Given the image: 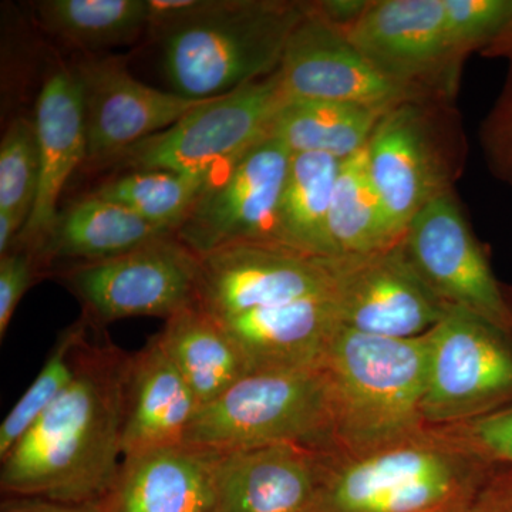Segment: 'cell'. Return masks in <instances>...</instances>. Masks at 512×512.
Returning a JSON list of instances; mask_svg holds the SVG:
<instances>
[{"label":"cell","mask_w":512,"mask_h":512,"mask_svg":"<svg viewBox=\"0 0 512 512\" xmlns=\"http://www.w3.org/2000/svg\"><path fill=\"white\" fill-rule=\"evenodd\" d=\"M130 353L90 342L72 384L2 458L0 488L67 504L99 503L119 476Z\"/></svg>","instance_id":"cell-1"},{"label":"cell","mask_w":512,"mask_h":512,"mask_svg":"<svg viewBox=\"0 0 512 512\" xmlns=\"http://www.w3.org/2000/svg\"><path fill=\"white\" fill-rule=\"evenodd\" d=\"M490 461L444 427L357 456L330 453L316 512L466 510Z\"/></svg>","instance_id":"cell-2"},{"label":"cell","mask_w":512,"mask_h":512,"mask_svg":"<svg viewBox=\"0 0 512 512\" xmlns=\"http://www.w3.org/2000/svg\"><path fill=\"white\" fill-rule=\"evenodd\" d=\"M333 453L357 456L426 429L427 338L390 339L339 330L326 357Z\"/></svg>","instance_id":"cell-3"},{"label":"cell","mask_w":512,"mask_h":512,"mask_svg":"<svg viewBox=\"0 0 512 512\" xmlns=\"http://www.w3.org/2000/svg\"><path fill=\"white\" fill-rule=\"evenodd\" d=\"M308 2L222 0L220 8L163 37L175 93L212 99L278 72Z\"/></svg>","instance_id":"cell-4"},{"label":"cell","mask_w":512,"mask_h":512,"mask_svg":"<svg viewBox=\"0 0 512 512\" xmlns=\"http://www.w3.org/2000/svg\"><path fill=\"white\" fill-rule=\"evenodd\" d=\"M184 444L218 451L298 444L333 453L332 390L325 367L251 373L198 409Z\"/></svg>","instance_id":"cell-5"},{"label":"cell","mask_w":512,"mask_h":512,"mask_svg":"<svg viewBox=\"0 0 512 512\" xmlns=\"http://www.w3.org/2000/svg\"><path fill=\"white\" fill-rule=\"evenodd\" d=\"M450 100L404 101L380 117L367 143L370 178L400 237L431 201L453 191L463 164Z\"/></svg>","instance_id":"cell-6"},{"label":"cell","mask_w":512,"mask_h":512,"mask_svg":"<svg viewBox=\"0 0 512 512\" xmlns=\"http://www.w3.org/2000/svg\"><path fill=\"white\" fill-rule=\"evenodd\" d=\"M288 103L278 72L214 97L174 126L140 141L113 161L130 170L214 175L271 136Z\"/></svg>","instance_id":"cell-7"},{"label":"cell","mask_w":512,"mask_h":512,"mask_svg":"<svg viewBox=\"0 0 512 512\" xmlns=\"http://www.w3.org/2000/svg\"><path fill=\"white\" fill-rule=\"evenodd\" d=\"M426 338L427 426H456L512 406V336L448 309Z\"/></svg>","instance_id":"cell-8"},{"label":"cell","mask_w":512,"mask_h":512,"mask_svg":"<svg viewBox=\"0 0 512 512\" xmlns=\"http://www.w3.org/2000/svg\"><path fill=\"white\" fill-rule=\"evenodd\" d=\"M198 274L200 255L175 234L59 272L94 329L141 316L170 319L197 303Z\"/></svg>","instance_id":"cell-9"},{"label":"cell","mask_w":512,"mask_h":512,"mask_svg":"<svg viewBox=\"0 0 512 512\" xmlns=\"http://www.w3.org/2000/svg\"><path fill=\"white\" fill-rule=\"evenodd\" d=\"M291 160L278 138L259 141L212 175L175 237L200 256L239 242L285 244L278 215Z\"/></svg>","instance_id":"cell-10"},{"label":"cell","mask_w":512,"mask_h":512,"mask_svg":"<svg viewBox=\"0 0 512 512\" xmlns=\"http://www.w3.org/2000/svg\"><path fill=\"white\" fill-rule=\"evenodd\" d=\"M340 258L274 241L239 242L200 256L197 303L217 319L266 306L328 296Z\"/></svg>","instance_id":"cell-11"},{"label":"cell","mask_w":512,"mask_h":512,"mask_svg":"<svg viewBox=\"0 0 512 512\" xmlns=\"http://www.w3.org/2000/svg\"><path fill=\"white\" fill-rule=\"evenodd\" d=\"M410 264L447 309L485 320L512 336V313L503 284L468 227L453 191L431 201L403 237Z\"/></svg>","instance_id":"cell-12"},{"label":"cell","mask_w":512,"mask_h":512,"mask_svg":"<svg viewBox=\"0 0 512 512\" xmlns=\"http://www.w3.org/2000/svg\"><path fill=\"white\" fill-rule=\"evenodd\" d=\"M278 74L288 101H336L387 111L404 101L451 99L384 74L342 29L316 15L311 3L289 37Z\"/></svg>","instance_id":"cell-13"},{"label":"cell","mask_w":512,"mask_h":512,"mask_svg":"<svg viewBox=\"0 0 512 512\" xmlns=\"http://www.w3.org/2000/svg\"><path fill=\"white\" fill-rule=\"evenodd\" d=\"M73 66L82 84L90 164L113 161L211 100L188 99L138 82L119 56H86Z\"/></svg>","instance_id":"cell-14"},{"label":"cell","mask_w":512,"mask_h":512,"mask_svg":"<svg viewBox=\"0 0 512 512\" xmlns=\"http://www.w3.org/2000/svg\"><path fill=\"white\" fill-rule=\"evenodd\" d=\"M387 76L450 96L460 59L446 32L443 0H379L343 30Z\"/></svg>","instance_id":"cell-15"},{"label":"cell","mask_w":512,"mask_h":512,"mask_svg":"<svg viewBox=\"0 0 512 512\" xmlns=\"http://www.w3.org/2000/svg\"><path fill=\"white\" fill-rule=\"evenodd\" d=\"M333 298L345 328L390 339L420 338L448 311L410 264L403 239L375 254L340 258Z\"/></svg>","instance_id":"cell-16"},{"label":"cell","mask_w":512,"mask_h":512,"mask_svg":"<svg viewBox=\"0 0 512 512\" xmlns=\"http://www.w3.org/2000/svg\"><path fill=\"white\" fill-rule=\"evenodd\" d=\"M329 457L298 444L222 451L217 512H316Z\"/></svg>","instance_id":"cell-17"},{"label":"cell","mask_w":512,"mask_h":512,"mask_svg":"<svg viewBox=\"0 0 512 512\" xmlns=\"http://www.w3.org/2000/svg\"><path fill=\"white\" fill-rule=\"evenodd\" d=\"M40 175L35 207L15 247L35 256L55 227L60 195L74 171L87 163L82 84L74 66L47 76L36 101Z\"/></svg>","instance_id":"cell-18"},{"label":"cell","mask_w":512,"mask_h":512,"mask_svg":"<svg viewBox=\"0 0 512 512\" xmlns=\"http://www.w3.org/2000/svg\"><path fill=\"white\" fill-rule=\"evenodd\" d=\"M218 320L237 342L251 373L322 369L343 326L333 295L252 309Z\"/></svg>","instance_id":"cell-19"},{"label":"cell","mask_w":512,"mask_h":512,"mask_svg":"<svg viewBox=\"0 0 512 512\" xmlns=\"http://www.w3.org/2000/svg\"><path fill=\"white\" fill-rule=\"evenodd\" d=\"M221 456L183 443L124 457L100 512H217Z\"/></svg>","instance_id":"cell-20"},{"label":"cell","mask_w":512,"mask_h":512,"mask_svg":"<svg viewBox=\"0 0 512 512\" xmlns=\"http://www.w3.org/2000/svg\"><path fill=\"white\" fill-rule=\"evenodd\" d=\"M197 400L157 335L128 359L123 458L183 444Z\"/></svg>","instance_id":"cell-21"},{"label":"cell","mask_w":512,"mask_h":512,"mask_svg":"<svg viewBox=\"0 0 512 512\" xmlns=\"http://www.w3.org/2000/svg\"><path fill=\"white\" fill-rule=\"evenodd\" d=\"M168 234L175 232L151 224L136 212L92 192L60 212L35 258L40 271L55 261H70L72 265L101 261Z\"/></svg>","instance_id":"cell-22"},{"label":"cell","mask_w":512,"mask_h":512,"mask_svg":"<svg viewBox=\"0 0 512 512\" xmlns=\"http://www.w3.org/2000/svg\"><path fill=\"white\" fill-rule=\"evenodd\" d=\"M157 338L200 409L251 375L247 359L227 328L197 305L165 320Z\"/></svg>","instance_id":"cell-23"},{"label":"cell","mask_w":512,"mask_h":512,"mask_svg":"<svg viewBox=\"0 0 512 512\" xmlns=\"http://www.w3.org/2000/svg\"><path fill=\"white\" fill-rule=\"evenodd\" d=\"M386 111L336 101H288L276 117L271 136L292 154H328L345 160L369 143Z\"/></svg>","instance_id":"cell-24"},{"label":"cell","mask_w":512,"mask_h":512,"mask_svg":"<svg viewBox=\"0 0 512 512\" xmlns=\"http://www.w3.org/2000/svg\"><path fill=\"white\" fill-rule=\"evenodd\" d=\"M404 237V235H403ZM403 237L390 227L370 178L366 147L340 163L329 212V238L336 258L375 254Z\"/></svg>","instance_id":"cell-25"},{"label":"cell","mask_w":512,"mask_h":512,"mask_svg":"<svg viewBox=\"0 0 512 512\" xmlns=\"http://www.w3.org/2000/svg\"><path fill=\"white\" fill-rule=\"evenodd\" d=\"M340 163L328 154H292L278 215L285 244L336 258L329 238V212Z\"/></svg>","instance_id":"cell-26"},{"label":"cell","mask_w":512,"mask_h":512,"mask_svg":"<svg viewBox=\"0 0 512 512\" xmlns=\"http://www.w3.org/2000/svg\"><path fill=\"white\" fill-rule=\"evenodd\" d=\"M35 5L43 28L77 49L130 45L148 30V0H43Z\"/></svg>","instance_id":"cell-27"},{"label":"cell","mask_w":512,"mask_h":512,"mask_svg":"<svg viewBox=\"0 0 512 512\" xmlns=\"http://www.w3.org/2000/svg\"><path fill=\"white\" fill-rule=\"evenodd\" d=\"M212 175L171 170H131L93 191L158 227L173 229L187 217Z\"/></svg>","instance_id":"cell-28"},{"label":"cell","mask_w":512,"mask_h":512,"mask_svg":"<svg viewBox=\"0 0 512 512\" xmlns=\"http://www.w3.org/2000/svg\"><path fill=\"white\" fill-rule=\"evenodd\" d=\"M90 326L89 320L82 316L60 333L39 375L0 426V460L72 384L79 373L84 350L90 343L87 335Z\"/></svg>","instance_id":"cell-29"},{"label":"cell","mask_w":512,"mask_h":512,"mask_svg":"<svg viewBox=\"0 0 512 512\" xmlns=\"http://www.w3.org/2000/svg\"><path fill=\"white\" fill-rule=\"evenodd\" d=\"M39 175L35 120L18 117L6 128L0 143V212L12 215L22 228L35 207Z\"/></svg>","instance_id":"cell-30"},{"label":"cell","mask_w":512,"mask_h":512,"mask_svg":"<svg viewBox=\"0 0 512 512\" xmlns=\"http://www.w3.org/2000/svg\"><path fill=\"white\" fill-rule=\"evenodd\" d=\"M451 49L461 60L484 52L512 18V0H443Z\"/></svg>","instance_id":"cell-31"},{"label":"cell","mask_w":512,"mask_h":512,"mask_svg":"<svg viewBox=\"0 0 512 512\" xmlns=\"http://www.w3.org/2000/svg\"><path fill=\"white\" fill-rule=\"evenodd\" d=\"M444 429L466 441L490 463L512 464V406Z\"/></svg>","instance_id":"cell-32"},{"label":"cell","mask_w":512,"mask_h":512,"mask_svg":"<svg viewBox=\"0 0 512 512\" xmlns=\"http://www.w3.org/2000/svg\"><path fill=\"white\" fill-rule=\"evenodd\" d=\"M503 92L484 121L483 147L491 170L512 188V60Z\"/></svg>","instance_id":"cell-33"},{"label":"cell","mask_w":512,"mask_h":512,"mask_svg":"<svg viewBox=\"0 0 512 512\" xmlns=\"http://www.w3.org/2000/svg\"><path fill=\"white\" fill-rule=\"evenodd\" d=\"M39 274L35 256L25 249L12 248L0 255V339H5L10 320Z\"/></svg>","instance_id":"cell-34"},{"label":"cell","mask_w":512,"mask_h":512,"mask_svg":"<svg viewBox=\"0 0 512 512\" xmlns=\"http://www.w3.org/2000/svg\"><path fill=\"white\" fill-rule=\"evenodd\" d=\"M464 512H512V464L491 463Z\"/></svg>","instance_id":"cell-35"},{"label":"cell","mask_w":512,"mask_h":512,"mask_svg":"<svg viewBox=\"0 0 512 512\" xmlns=\"http://www.w3.org/2000/svg\"><path fill=\"white\" fill-rule=\"evenodd\" d=\"M0 512H100L99 503L67 504L23 495H6Z\"/></svg>","instance_id":"cell-36"},{"label":"cell","mask_w":512,"mask_h":512,"mask_svg":"<svg viewBox=\"0 0 512 512\" xmlns=\"http://www.w3.org/2000/svg\"><path fill=\"white\" fill-rule=\"evenodd\" d=\"M484 56L507 57L512 60V18L501 35L483 52Z\"/></svg>","instance_id":"cell-37"},{"label":"cell","mask_w":512,"mask_h":512,"mask_svg":"<svg viewBox=\"0 0 512 512\" xmlns=\"http://www.w3.org/2000/svg\"><path fill=\"white\" fill-rule=\"evenodd\" d=\"M503 291L505 296V301L508 303V308L512 313V286L503 285Z\"/></svg>","instance_id":"cell-38"},{"label":"cell","mask_w":512,"mask_h":512,"mask_svg":"<svg viewBox=\"0 0 512 512\" xmlns=\"http://www.w3.org/2000/svg\"><path fill=\"white\" fill-rule=\"evenodd\" d=\"M467 508V507H466ZM466 510H458V511H447V512H464Z\"/></svg>","instance_id":"cell-39"}]
</instances>
